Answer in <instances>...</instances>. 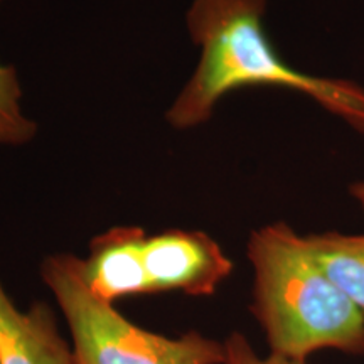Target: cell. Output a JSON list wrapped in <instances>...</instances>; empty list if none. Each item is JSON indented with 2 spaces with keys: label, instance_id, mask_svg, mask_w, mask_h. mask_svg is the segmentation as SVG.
<instances>
[{
  "label": "cell",
  "instance_id": "8992f818",
  "mask_svg": "<svg viewBox=\"0 0 364 364\" xmlns=\"http://www.w3.org/2000/svg\"><path fill=\"white\" fill-rule=\"evenodd\" d=\"M0 364H76L71 341L53 309L36 302L21 311L0 282Z\"/></svg>",
  "mask_w": 364,
  "mask_h": 364
},
{
  "label": "cell",
  "instance_id": "6da1fadb",
  "mask_svg": "<svg viewBox=\"0 0 364 364\" xmlns=\"http://www.w3.org/2000/svg\"><path fill=\"white\" fill-rule=\"evenodd\" d=\"M267 0H194L186 21L201 46L193 78L167 112L176 129L209 120L223 97L248 86H277L311 97L364 134V88L346 78L295 70L280 58L263 27Z\"/></svg>",
  "mask_w": 364,
  "mask_h": 364
},
{
  "label": "cell",
  "instance_id": "ba28073f",
  "mask_svg": "<svg viewBox=\"0 0 364 364\" xmlns=\"http://www.w3.org/2000/svg\"><path fill=\"white\" fill-rule=\"evenodd\" d=\"M21 97L16 70L0 65V145L26 144L38 132V125L21 110Z\"/></svg>",
  "mask_w": 364,
  "mask_h": 364
},
{
  "label": "cell",
  "instance_id": "30bf717a",
  "mask_svg": "<svg viewBox=\"0 0 364 364\" xmlns=\"http://www.w3.org/2000/svg\"><path fill=\"white\" fill-rule=\"evenodd\" d=\"M349 193H351L353 198L359 203V206H361L364 213V181L354 182V184L349 186Z\"/></svg>",
  "mask_w": 364,
  "mask_h": 364
},
{
  "label": "cell",
  "instance_id": "7a4b0ae2",
  "mask_svg": "<svg viewBox=\"0 0 364 364\" xmlns=\"http://www.w3.org/2000/svg\"><path fill=\"white\" fill-rule=\"evenodd\" d=\"M252 311L273 356L309 363L321 351L364 354V316L285 223L255 230Z\"/></svg>",
  "mask_w": 364,
  "mask_h": 364
},
{
  "label": "cell",
  "instance_id": "52a82bcc",
  "mask_svg": "<svg viewBox=\"0 0 364 364\" xmlns=\"http://www.w3.org/2000/svg\"><path fill=\"white\" fill-rule=\"evenodd\" d=\"M317 265L364 316V235L339 231L304 236Z\"/></svg>",
  "mask_w": 364,
  "mask_h": 364
},
{
  "label": "cell",
  "instance_id": "5b68a950",
  "mask_svg": "<svg viewBox=\"0 0 364 364\" xmlns=\"http://www.w3.org/2000/svg\"><path fill=\"white\" fill-rule=\"evenodd\" d=\"M147 233L140 226H113L95 236L90 253L81 258V273L91 294L108 304L152 295L145 268Z\"/></svg>",
  "mask_w": 364,
  "mask_h": 364
},
{
  "label": "cell",
  "instance_id": "3957f363",
  "mask_svg": "<svg viewBox=\"0 0 364 364\" xmlns=\"http://www.w3.org/2000/svg\"><path fill=\"white\" fill-rule=\"evenodd\" d=\"M41 277L66 318L76 364H221L225 359V343L199 331L169 338L134 324L91 294L75 255H49Z\"/></svg>",
  "mask_w": 364,
  "mask_h": 364
},
{
  "label": "cell",
  "instance_id": "277c9868",
  "mask_svg": "<svg viewBox=\"0 0 364 364\" xmlns=\"http://www.w3.org/2000/svg\"><path fill=\"white\" fill-rule=\"evenodd\" d=\"M145 268L152 294L211 297L233 272V260L204 231L167 230L147 236Z\"/></svg>",
  "mask_w": 364,
  "mask_h": 364
},
{
  "label": "cell",
  "instance_id": "9c48e42d",
  "mask_svg": "<svg viewBox=\"0 0 364 364\" xmlns=\"http://www.w3.org/2000/svg\"><path fill=\"white\" fill-rule=\"evenodd\" d=\"M223 343H225V359L221 364H309L290 361V359L273 356V354L262 356L255 351L243 332H231Z\"/></svg>",
  "mask_w": 364,
  "mask_h": 364
}]
</instances>
